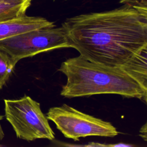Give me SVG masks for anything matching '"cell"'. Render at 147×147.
I'll list each match as a JSON object with an SVG mask.
<instances>
[{"label":"cell","mask_w":147,"mask_h":147,"mask_svg":"<svg viewBox=\"0 0 147 147\" xmlns=\"http://www.w3.org/2000/svg\"><path fill=\"white\" fill-rule=\"evenodd\" d=\"M147 47L135 55L121 68L147 90Z\"/></svg>","instance_id":"7"},{"label":"cell","mask_w":147,"mask_h":147,"mask_svg":"<svg viewBox=\"0 0 147 147\" xmlns=\"http://www.w3.org/2000/svg\"><path fill=\"white\" fill-rule=\"evenodd\" d=\"M61 26L70 47L85 59L109 67H122L147 47V13L127 4L72 17Z\"/></svg>","instance_id":"1"},{"label":"cell","mask_w":147,"mask_h":147,"mask_svg":"<svg viewBox=\"0 0 147 147\" xmlns=\"http://www.w3.org/2000/svg\"><path fill=\"white\" fill-rule=\"evenodd\" d=\"M146 123H145L140 129V134H139V136L140 137H142V138H143L144 140L145 141H147V136H146V133H147V131H146Z\"/></svg>","instance_id":"11"},{"label":"cell","mask_w":147,"mask_h":147,"mask_svg":"<svg viewBox=\"0 0 147 147\" xmlns=\"http://www.w3.org/2000/svg\"><path fill=\"white\" fill-rule=\"evenodd\" d=\"M32 0H0V22L25 15Z\"/></svg>","instance_id":"8"},{"label":"cell","mask_w":147,"mask_h":147,"mask_svg":"<svg viewBox=\"0 0 147 147\" xmlns=\"http://www.w3.org/2000/svg\"><path fill=\"white\" fill-rule=\"evenodd\" d=\"M3 117L2 115H0V122L3 119ZM3 137H4V133H3V131L1 123H0V141L1 140H2Z\"/></svg>","instance_id":"12"},{"label":"cell","mask_w":147,"mask_h":147,"mask_svg":"<svg viewBox=\"0 0 147 147\" xmlns=\"http://www.w3.org/2000/svg\"><path fill=\"white\" fill-rule=\"evenodd\" d=\"M4 104L5 117L18 138L27 141L55 139V133L38 102L24 95L18 99H5Z\"/></svg>","instance_id":"3"},{"label":"cell","mask_w":147,"mask_h":147,"mask_svg":"<svg viewBox=\"0 0 147 147\" xmlns=\"http://www.w3.org/2000/svg\"><path fill=\"white\" fill-rule=\"evenodd\" d=\"M68 47L70 45L62 26L35 29L0 40V51L16 64L41 52Z\"/></svg>","instance_id":"4"},{"label":"cell","mask_w":147,"mask_h":147,"mask_svg":"<svg viewBox=\"0 0 147 147\" xmlns=\"http://www.w3.org/2000/svg\"><path fill=\"white\" fill-rule=\"evenodd\" d=\"M59 71L67 77L60 92L64 97L113 94L146 101L147 90L121 67L96 63L79 55L63 61Z\"/></svg>","instance_id":"2"},{"label":"cell","mask_w":147,"mask_h":147,"mask_svg":"<svg viewBox=\"0 0 147 147\" xmlns=\"http://www.w3.org/2000/svg\"><path fill=\"white\" fill-rule=\"evenodd\" d=\"M119 2L131 5L142 12L147 13V0H119Z\"/></svg>","instance_id":"10"},{"label":"cell","mask_w":147,"mask_h":147,"mask_svg":"<svg viewBox=\"0 0 147 147\" xmlns=\"http://www.w3.org/2000/svg\"><path fill=\"white\" fill-rule=\"evenodd\" d=\"M67 138L79 141L81 137H114L118 132L109 122L82 113L66 104L50 108L46 114Z\"/></svg>","instance_id":"5"},{"label":"cell","mask_w":147,"mask_h":147,"mask_svg":"<svg viewBox=\"0 0 147 147\" xmlns=\"http://www.w3.org/2000/svg\"><path fill=\"white\" fill-rule=\"evenodd\" d=\"M55 26L54 22L44 18L25 14L18 18L0 22V40L30 30Z\"/></svg>","instance_id":"6"},{"label":"cell","mask_w":147,"mask_h":147,"mask_svg":"<svg viewBox=\"0 0 147 147\" xmlns=\"http://www.w3.org/2000/svg\"><path fill=\"white\" fill-rule=\"evenodd\" d=\"M16 64L0 51V90L11 75Z\"/></svg>","instance_id":"9"}]
</instances>
